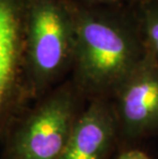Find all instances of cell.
Returning <instances> with one entry per match:
<instances>
[{
	"label": "cell",
	"mask_w": 158,
	"mask_h": 159,
	"mask_svg": "<svg viewBox=\"0 0 158 159\" xmlns=\"http://www.w3.org/2000/svg\"><path fill=\"white\" fill-rule=\"evenodd\" d=\"M86 6H118L124 4L123 0H73Z\"/></svg>",
	"instance_id": "9c48e42d"
},
{
	"label": "cell",
	"mask_w": 158,
	"mask_h": 159,
	"mask_svg": "<svg viewBox=\"0 0 158 159\" xmlns=\"http://www.w3.org/2000/svg\"><path fill=\"white\" fill-rule=\"evenodd\" d=\"M86 104L64 80L16 118L3 137L1 159H59Z\"/></svg>",
	"instance_id": "3957f363"
},
{
	"label": "cell",
	"mask_w": 158,
	"mask_h": 159,
	"mask_svg": "<svg viewBox=\"0 0 158 159\" xmlns=\"http://www.w3.org/2000/svg\"><path fill=\"white\" fill-rule=\"evenodd\" d=\"M116 159H152V158L146 152H144L138 147V148L126 149V150L118 152Z\"/></svg>",
	"instance_id": "ba28073f"
},
{
	"label": "cell",
	"mask_w": 158,
	"mask_h": 159,
	"mask_svg": "<svg viewBox=\"0 0 158 159\" xmlns=\"http://www.w3.org/2000/svg\"><path fill=\"white\" fill-rule=\"evenodd\" d=\"M139 22L146 53L158 65V1L132 5Z\"/></svg>",
	"instance_id": "52a82bcc"
},
{
	"label": "cell",
	"mask_w": 158,
	"mask_h": 159,
	"mask_svg": "<svg viewBox=\"0 0 158 159\" xmlns=\"http://www.w3.org/2000/svg\"><path fill=\"white\" fill-rule=\"evenodd\" d=\"M75 23L68 0H29L25 29V77L29 103L70 75Z\"/></svg>",
	"instance_id": "7a4b0ae2"
},
{
	"label": "cell",
	"mask_w": 158,
	"mask_h": 159,
	"mask_svg": "<svg viewBox=\"0 0 158 159\" xmlns=\"http://www.w3.org/2000/svg\"><path fill=\"white\" fill-rule=\"evenodd\" d=\"M114 152H118V130L112 102H87L59 159H110Z\"/></svg>",
	"instance_id": "8992f818"
},
{
	"label": "cell",
	"mask_w": 158,
	"mask_h": 159,
	"mask_svg": "<svg viewBox=\"0 0 158 159\" xmlns=\"http://www.w3.org/2000/svg\"><path fill=\"white\" fill-rule=\"evenodd\" d=\"M118 130V152L138 148L158 134V65L145 55L111 100ZM117 152V153H118Z\"/></svg>",
	"instance_id": "5b68a950"
},
{
	"label": "cell",
	"mask_w": 158,
	"mask_h": 159,
	"mask_svg": "<svg viewBox=\"0 0 158 159\" xmlns=\"http://www.w3.org/2000/svg\"><path fill=\"white\" fill-rule=\"evenodd\" d=\"M68 3L75 23L68 78L86 102L112 100L146 55L134 7Z\"/></svg>",
	"instance_id": "6da1fadb"
},
{
	"label": "cell",
	"mask_w": 158,
	"mask_h": 159,
	"mask_svg": "<svg viewBox=\"0 0 158 159\" xmlns=\"http://www.w3.org/2000/svg\"><path fill=\"white\" fill-rule=\"evenodd\" d=\"M124 3L129 5H137L140 4V3H144V2H148V1H158V0H123Z\"/></svg>",
	"instance_id": "30bf717a"
},
{
	"label": "cell",
	"mask_w": 158,
	"mask_h": 159,
	"mask_svg": "<svg viewBox=\"0 0 158 159\" xmlns=\"http://www.w3.org/2000/svg\"><path fill=\"white\" fill-rule=\"evenodd\" d=\"M29 0H0V138L29 104L25 29Z\"/></svg>",
	"instance_id": "277c9868"
}]
</instances>
